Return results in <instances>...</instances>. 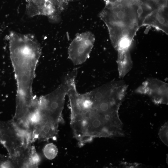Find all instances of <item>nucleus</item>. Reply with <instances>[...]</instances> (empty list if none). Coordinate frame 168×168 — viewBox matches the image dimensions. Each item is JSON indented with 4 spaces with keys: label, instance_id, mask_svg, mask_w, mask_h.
Segmentation results:
<instances>
[{
    "label": "nucleus",
    "instance_id": "obj_6",
    "mask_svg": "<svg viewBox=\"0 0 168 168\" xmlns=\"http://www.w3.org/2000/svg\"><path fill=\"white\" fill-rule=\"evenodd\" d=\"M95 41L94 35L86 31L77 35L70 43L68 57L75 65L82 64L89 57Z\"/></svg>",
    "mask_w": 168,
    "mask_h": 168
},
{
    "label": "nucleus",
    "instance_id": "obj_2",
    "mask_svg": "<svg viewBox=\"0 0 168 168\" xmlns=\"http://www.w3.org/2000/svg\"><path fill=\"white\" fill-rule=\"evenodd\" d=\"M10 56L16 82V105H33L38 98L32 91L35 70L41 54L38 41L28 36H20L9 42Z\"/></svg>",
    "mask_w": 168,
    "mask_h": 168
},
{
    "label": "nucleus",
    "instance_id": "obj_4",
    "mask_svg": "<svg viewBox=\"0 0 168 168\" xmlns=\"http://www.w3.org/2000/svg\"><path fill=\"white\" fill-rule=\"evenodd\" d=\"M68 84L64 78L54 91L38 98V105L31 137L32 143L57 139Z\"/></svg>",
    "mask_w": 168,
    "mask_h": 168
},
{
    "label": "nucleus",
    "instance_id": "obj_9",
    "mask_svg": "<svg viewBox=\"0 0 168 168\" xmlns=\"http://www.w3.org/2000/svg\"><path fill=\"white\" fill-rule=\"evenodd\" d=\"M0 168H15L9 156L0 154Z\"/></svg>",
    "mask_w": 168,
    "mask_h": 168
},
{
    "label": "nucleus",
    "instance_id": "obj_8",
    "mask_svg": "<svg viewBox=\"0 0 168 168\" xmlns=\"http://www.w3.org/2000/svg\"><path fill=\"white\" fill-rule=\"evenodd\" d=\"M43 152L45 157L48 159L52 160L56 156L58 150L54 144L49 143L46 145L43 149Z\"/></svg>",
    "mask_w": 168,
    "mask_h": 168
},
{
    "label": "nucleus",
    "instance_id": "obj_3",
    "mask_svg": "<svg viewBox=\"0 0 168 168\" xmlns=\"http://www.w3.org/2000/svg\"><path fill=\"white\" fill-rule=\"evenodd\" d=\"M105 3L99 16L108 28L111 42L118 49L128 48L142 26V21L137 12L140 4L136 0Z\"/></svg>",
    "mask_w": 168,
    "mask_h": 168
},
{
    "label": "nucleus",
    "instance_id": "obj_1",
    "mask_svg": "<svg viewBox=\"0 0 168 168\" xmlns=\"http://www.w3.org/2000/svg\"><path fill=\"white\" fill-rule=\"evenodd\" d=\"M67 83L70 124L79 147L95 138L124 135L117 106L109 94L100 89L80 94L76 89L75 79H69Z\"/></svg>",
    "mask_w": 168,
    "mask_h": 168
},
{
    "label": "nucleus",
    "instance_id": "obj_10",
    "mask_svg": "<svg viewBox=\"0 0 168 168\" xmlns=\"http://www.w3.org/2000/svg\"><path fill=\"white\" fill-rule=\"evenodd\" d=\"M159 136L162 142L168 146V124H165L160 129Z\"/></svg>",
    "mask_w": 168,
    "mask_h": 168
},
{
    "label": "nucleus",
    "instance_id": "obj_7",
    "mask_svg": "<svg viewBox=\"0 0 168 168\" xmlns=\"http://www.w3.org/2000/svg\"><path fill=\"white\" fill-rule=\"evenodd\" d=\"M150 26L168 34L167 6L162 7L152 11L145 18L142 26Z\"/></svg>",
    "mask_w": 168,
    "mask_h": 168
},
{
    "label": "nucleus",
    "instance_id": "obj_5",
    "mask_svg": "<svg viewBox=\"0 0 168 168\" xmlns=\"http://www.w3.org/2000/svg\"><path fill=\"white\" fill-rule=\"evenodd\" d=\"M0 143L7 150L12 162L17 160L31 143L17 129L11 120L0 121Z\"/></svg>",
    "mask_w": 168,
    "mask_h": 168
}]
</instances>
